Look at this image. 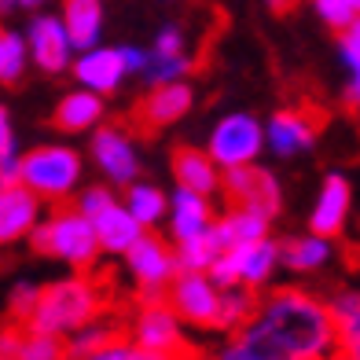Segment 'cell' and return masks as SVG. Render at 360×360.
Masks as SVG:
<instances>
[{
    "instance_id": "cell-28",
    "label": "cell",
    "mask_w": 360,
    "mask_h": 360,
    "mask_svg": "<svg viewBox=\"0 0 360 360\" xmlns=\"http://www.w3.org/2000/svg\"><path fill=\"white\" fill-rule=\"evenodd\" d=\"M338 63H342V103L353 107L360 103V22L338 30Z\"/></svg>"
},
{
    "instance_id": "cell-20",
    "label": "cell",
    "mask_w": 360,
    "mask_h": 360,
    "mask_svg": "<svg viewBox=\"0 0 360 360\" xmlns=\"http://www.w3.org/2000/svg\"><path fill=\"white\" fill-rule=\"evenodd\" d=\"M103 114H107L103 96H96V92H89V89L77 85V89H70V92L56 103L52 125L59 129V133H67V136H81V133H92V129L103 122Z\"/></svg>"
},
{
    "instance_id": "cell-4",
    "label": "cell",
    "mask_w": 360,
    "mask_h": 360,
    "mask_svg": "<svg viewBox=\"0 0 360 360\" xmlns=\"http://www.w3.org/2000/svg\"><path fill=\"white\" fill-rule=\"evenodd\" d=\"M19 184H26L44 206L70 202L85 180V155L74 143H37L19 158Z\"/></svg>"
},
{
    "instance_id": "cell-26",
    "label": "cell",
    "mask_w": 360,
    "mask_h": 360,
    "mask_svg": "<svg viewBox=\"0 0 360 360\" xmlns=\"http://www.w3.org/2000/svg\"><path fill=\"white\" fill-rule=\"evenodd\" d=\"M122 206L129 210V214L136 217L140 228H162V221H166V210H169V195L162 191L158 184H151V180L136 176L133 184L122 188Z\"/></svg>"
},
{
    "instance_id": "cell-22",
    "label": "cell",
    "mask_w": 360,
    "mask_h": 360,
    "mask_svg": "<svg viewBox=\"0 0 360 360\" xmlns=\"http://www.w3.org/2000/svg\"><path fill=\"white\" fill-rule=\"evenodd\" d=\"M335 327V346L342 356H360V294L356 287H338L323 298Z\"/></svg>"
},
{
    "instance_id": "cell-25",
    "label": "cell",
    "mask_w": 360,
    "mask_h": 360,
    "mask_svg": "<svg viewBox=\"0 0 360 360\" xmlns=\"http://www.w3.org/2000/svg\"><path fill=\"white\" fill-rule=\"evenodd\" d=\"M122 335H125L122 313H118V309H107V313L92 316L89 323H81L77 331H70L67 338H63V356H67V360H81V356L103 349L107 342L122 338Z\"/></svg>"
},
{
    "instance_id": "cell-6",
    "label": "cell",
    "mask_w": 360,
    "mask_h": 360,
    "mask_svg": "<svg viewBox=\"0 0 360 360\" xmlns=\"http://www.w3.org/2000/svg\"><path fill=\"white\" fill-rule=\"evenodd\" d=\"M280 239L272 232L265 236H254V239H243V243H232V247H224L214 254L210 261L206 276L214 280L217 287H250V290H265L276 283V276H280Z\"/></svg>"
},
{
    "instance_id": "cell-19",
    "label": "cell",
    "mask_w": 360,
    "mask_h": 360,
    "mask_svg": "<svg viewBox=\"0 0 360 360\" xmlns=\"http://www.w3.org/2000/svg\"><path fill=\"white\" fill-rule=\"evenodd\" d=\"M335 257H338V239H327L316 232L280 239V269L290 276H320L335 265Z\"/></svg>"
},
{
    "instance_id": "cell-17",
    "label": "cell",
    "mask_w": 360,
    "mask_h": 360,
    "mask_svg": "<svg viewBox=\"0 0 360 360\" xmlns=\"http://www.w3.org/2000/svg\"><path fill=\"white\" fill-rule=\"evenodd\" d=\"M70 74L81 89H89L96 96H114L125 85V67H122V56L118 48L110 44H92V48H81L70 59Z\"/></svg>"
},
{
    "instance_id": "cell-35",
    "label": "cell",
    "mask_w": 360,
    "mask_h": 360,
    "mask_svg": "<svg viewBox=\"0 0 360 360\" xmlns=\"http://www.w3.org/2000/svg\"><path fill=\"white\" fill-rule=\"evenodd\" d=\"M81 360H169V356H158V353H151V349H143V346H136L133 338H114V342H107L103 349H96V353H89V356H81Z\"/></svg>"
},
{
    "instance_id": "cell-2",
    "label": "cell",
    "mask_w": 360,
    "mask_h": 360,
    "mask_svg": "<svg viewBox=\"0 0 360 360\" xmlns=\"http://www.w3.org/2000/svg\"><path fill=\"white\" fill-rule=\"evenodd\" d=\"M107 309H114L110 287L89 269V272H74V276H63V280L41 283L26 327L67 338L70 331H77L81 323H89L92 316L107 313Z\"/></svg>"
},
{
    "instance_id": "cell-13",
    "label": "cell",
    "mask_w": 360,
    "mask_h": 360,
    "mask_svg": "<svg viewBox=\"0 0 360 360\" xmlns=\"http://www.w3.org/2000/svg\"><path fill=\"white\" fill-rule=\"evenodd\" d=\"M195 107V89L191 81H166V85H147L143 100L136 103L133 110V122L136 129H151V133H158V129H169L176 122H184L188 114Z\"/></svg>"
},
{
    "instance_id": "cell-44",
    "label": "cell",
    "mask_w": 360,
    "mask_h": 360,
    "mask_svg": "<svg viewBox=\"0 0 360 360\" xmlns=\"http://www.w3.org/2000/svg\"><path fill=\"white\" fill-rule=\"evenodd\" d=\"M269 4H272V8H276V0H269ZM276 11H280V8H276Z\"/></svg>"
},
{
    "instance_id": "cell-36",
    "label": "cell",
    "mask_w": 360,
    "mask_h": 360,
    "mask_svg": "<svg viewBox=\"0 0 360 360\" xmlns=\"http://www.w3.org/2000/svg\"><path fill=\"white\" fill-rule=\"evenodd\" d=\"M151 56H180V52H188V34H184V26L180 22H166V26H158V34L151 41V48H147Z\"/></svg>"
},
{
    "instance_id": "cell-24",
    "label": "cell",
    "mask_w": 360,
    "mask_h": 360,
    "mask_svg": "<svg viewBox=\"0 0 360 360\" xmlns=\"http://www.w3.org/2000/svg\"><path fill=\"white\" fill-rule=\"evenodd\" d=\"M59 22L74 52L103 41V0H59Z\"/></svg>"
},
{
    "instance_id": "cell-9",
    "label": "cell",
    "mask_w": 360,
    "mask_h": 360,
    "mask_svg": "<svg viewBox=\"0 0 360 360\" xmlns=\"http://www.w3.org/2000/svg\"><path fill=\"white\" fill-rule=\"evenodd\" d=\"M125 265V280L133 283L136 298H155L169 287V280L176 276V257H173V243L166 236H158L155 228L143 232L129 243V250L122 254Z\"/></svg>"
},
{
    "instance_id": "cell-16",
    "label": "cell",
    "mask_w": 360,
    "mask_h": 360,
    "mask_svg": "<svg viewBox=\"0 0 360 360\" xmlns=\"http://www.w3.org/2000/svg\"><path fill=\"white\" fill-rule=\"evenodd\" d=\"M217 217V206L210 195H199V191H188V188H173L169 195V210H166V239L173 247L180 243H195L210 232V224Z\"/></svg>"
},
{
    "instance_id": "cell-38",
    "label": "cell",
    "mask_w": 360,
    "mask_h": 360,
    "mask_svg": "<svg viewBox=\"0 0 360 360\" xmlns=\"http://www.w3.org/2000/svg\"><path fill=\"white\" fill-rule=\"evenodd\" d=\"M8 11H19V0H0V15H8Z\"/></svg>"
},
{
    "instance_id": "cell-12",
    "label": "cell",
    "mask_w": 360,
    "mask_h": 360,
    "mask_svg": "<svg viewBox=\"0 0 360 360\" xmlns=\"http://www.w3.org/2000/svg\"><path fill=\"white\" fill-rule=\"evenodd\" d=\"M265 147L269 155L276 158H298V155H309L320 140V129H323V118L309 107H280L272 110L265 122Z\"/></svg>"
},
{
    "instance_id": "cell-7",
    "label": "cell",
    "mask_w": 360,
    "mask_h": 360,
    "mask_svg": "<svg viewBox=\"0 0 360 360\" xmlns=\"http://www.w3.org/2000/svg\"><path fill=\"white\" fill-rule=\"evenodd\" d=\"M202 151L214 158V166L236 169V166H250V162H261L265 155V129H261V118L250 110H228L214 122L206 136Z\"/></svg>"
},
{
    "instance_id": "cell-46",
    "label": "cell",
    "mask_w": 360,
    "mask_h": 360,
    "mask_svg": "<svg viewBox=\"0 0 360 360\" xmlns=\"http://www.w3.org/2000/svg\"><path fill=\"white\" fill-rule=\"evenodd\" d=\"M59 360H67V356H59Z\"/></svg>"
},
{
    "instance_id": "cell-27",
    "label": "cell",
    "mask_w": 360,
    "mask_h": 360,
    "mask_svg": "<svg viewBox=\"0 0 360 360\" xmlns=\"http://www.w3.org/2000/svg\"><path fill=\"white\" fill-rule=\"evenodd\" d=\"M254 305H257V290L250 287H221V302H217V327H214V335H232L239 331L243 323H247L254 316Z\"/></svg>"
},
{
    "instance_id": "cell-39",
    "label": "cell",
    "mask_w": 360,
    "mask_h": 360,
    "mask_svg": "<svg viewBox=\"0 0 360 360\" xmlns=\"http://www.w3.org/2000/svg\"><path fill=\"white\" fill-rule=\"evenodd\" d=\"M44 4H48V0H19V8H26V11L30 8H44Z\"/></svg>"
},
{
    "instance_id": "cell-37",
    "label": "cell",
    "mask_w": 360,
    "mask_h": 360,
    "mask_svg": "<svg viewBox=\"0 0 360 360\" xmlns=\"http://www.w3.org/2000/svg\"><path fill=\"white\" fill-rule=\"evenodd\" d=\"M118 56H122L125 74L129 77H140L143 63H147V48H140V44H118Z\"/></svg>"
},
{
    "instance_id": "cell-43",
    "label": "cell",
    "mask_w": 360,
    "mask_h": 360,
    "mask_svg": "<svg viewBox=\"0 0 360 360\" xmlns=\"http://www.w3.org/2000/svg\"><path fill=\"white\" fill-rule=\"evenodd\" d=\"M199 360H217V356H199Z\"/></svg>"
},
{
    "instance_id": "cell-45",
    "label": "cell",
    "mask_w": 360,
    "mask_h": 360,
    "mask_svg": "<svg viewBox=\"0 0 360 360\" xmlns=\"http://www.w3.org/2000/svg\"><path fill=\"white\" fill-rule=\"evenodd\" d=\"M162 4H169V0H162Z\"/></svg>"
},
{
    "instance_id": "cell-10",
    "label": "cell",
    "mask_w": 360,
    "mask_h": 360,
    "mask_svg": "<svg viewBox=\"0 0 360 360\" xmlns=\"http://www.w3.org/2000/svg\"><path fill=\"white\" fill-rule=\"evenodd\" d=\"M89 158L103 173L110 188H125L136 176H143V155L136 136L125 125H96L89 133Z\"/></svg>"
},
{
    "instance_id": "cell-34",
    "label": "cell",
    "mask_w": 360,
    "mask_h": 360,
    "mask_svg": "<svg viewBox=\"0 0 360 360\" xmlns=\"http://www.w3.org/2000/svg\"><path fill=\"white\" fill-rule=\"evenodd\" d=\"M313 8L335 34L360 19V0H313Z\"/></svg>"
},
{
    "instance_id": "cell-30",
    "label": "cell",
    "mask_w": 360,
    "mask_h": 360,
    "mask_svg": "<svg viewBox=\"0 0 360 360\" xmlns=\"http://www.w3.org/2000/svg\"><path fill=\"white\" fill-rule=\"evenodd\" d=\"M195 70V56L191 52H180V56H151L147 52V63L140 77L147 85H166V81H184Z\"/></svg>"
},
{
    "instance_id": "cell-15",
    "label": "cell",
    "mask_w": 360,
    "mask_h": 360,
    "mask_svg": "<svg viewBox=\"0 0 360 360\" xmlns=\"http://www.w3.org/2000/svg\"><path fill=\"white\" fill-rule=\"evenodd\" d=\"M26 52H30V63H34L37 70L44 74H63V70H70V59H74V44L67 37V30H63L59 22V15H34L26 26Z\"/></svg>"
},
{
    "instance_id": "cell-29",
    "label": "cell",
    "mask_w": 360,
    "mask_h": 360,
    "mask_svg": "<svg viewBox=\"0 0 360 360\" xmlns=\"http://www.w3.org/2000/svg\"><path fill=\"white\" fill-rule=\"evenodd\" d=\"M30 70V52L22 34L0 26V85H19Z\"/></svg>"
},
{
    "instance_id": "cell-5",
    "label": "cell",
    "mask_w": 360,
    "mask_h": 360,
    "mask_svg": "<svg viewBox=\"0 0 360 360\" xmlns=\"http://www.w3.org/2000/svg\"><path fill=\"white\" fill-rule=\"evenodd\" d=\"M122 327H125V338H133L136 346L151 349L158 356H169V360H199L202 356L191 342L188 323L173 313V305L162 294L136 298L133 309L122 313Z\"/></svg>"
},
{
    "instance_id": "cell-42",
    "label": "cell",
    "mask_w": 360,
    "mask_h": 360,
    "mask_svg": "<svg viewBox=\"0 0 360 360\" xmlns=\"http://www.w3.org/2000/svg\"><path fill=\"white\" fill-rule=\"evenodd\" d=\"M0 360H19V356H0Z\"/></svg>"
},
{
    "instance_id": "cell-32",
    "label": "cell",
    "mask_w": 360,
    "mask_h": 360,
    "mask_svg": "<svg viewBox=\"0 0 360 360\" xmlns=\"http://www.w3.org/2000/svg\"><path fill=\"white\" fill-rule=\"evenodd\" d=\"M15 356H19V360H59L63 356V338L34 331V327L22 323V335H19V349H15Z\"/></svg>"
},
{
    "instance_id": "cell-21",
    "label": "cell",
    "mask_w": 360,
    "mask_h": 360,
    "mask_svg": "<svg viewBox=\"0 0 360 360\" xmlns=\"http://www.w3.org/2000/svg\"><path fill=\"white\" fill-rule=\"evenodd\" d=\"M89 224H92V232H96V243H100V254L103 257H122L129 250V243L143 232V228L136 224V217L122 206V199H114V202H107L100 210V214H92Z\"/></svg>"
},
{
    "instance_id": "cell-1",
    "label": "cell",
    "mask_w": 360,
    "mask_h": 360,
    "mask_svg": "<svg viewBox=\"0 0 360 360\" xmlns=\"http://www.w3.org/2000/svg\"><path fill=\"white\" fill-rule=\"evenodd\" d=\"M338 353L323 294L272 283L257 294L254 316L210 353L217 360H331Z\"/></svg>"
},
{
    "instance_id": "cell-31",
    "label": "cell",
    "mask_w": 360,
    "mask_h": 360,
    "mask_svg": "<svg viewBox=\"0 0 360 360\" xmlns=\"http://www.w3.org/2000/svg\"><path fill=\"white\" fill-rule=\"evenodd\" d=\"M19 158H22V147H19V136H15L11 110L0 103V180L19 176Z\"/></svg>"
},
{
    "instance_id": "cell-3",
    "label": "cell",
    "mask_w": 360,
    "mask_h": 360,
    "mask_svg": "<svg viewBox=\"0 0 360 360\" xmlns=\"http://www.w3.org/2000/svg\"><path fill=\"white\" fill-rule=\"evenodd\" d=\"M30 239V250L48 257V261H59L74 272H89L100 265V243H96V232L89 217L81 214L74 202H56V206H44V214L37 217L34 232L26 236Z\"/></svg>"
},
{
    "instance_id": "cell-33",
    "label": "cell",
    "mask_w": 360,
    "mask_h": 360,
    "mask_svg": "<svg viewBox=\"0 0 360 360\" xmlns=\"http://www.w3.org/2000/svg\"><path fill=\"white\" fill-rule=\"evenodd\" d=\"M37 290H41V283H34V280L11 283V290H8V305H4V320H11V323H26L30 313H34Z\"/></svg>"
},
{
    "instance_id": "cell-14",
    "label": "cell",
    "mask_w": 360,
    "mask_h": 360,
    "mask_svg": "<svg viewBox=\"0 0 360 360\" xmlns=\"http://www.w3.org/2000/svg\"><path fill=\"white\" fill-rule=\"evenodd\" d=\"M349 214H353V180L342 169H331L320 180V191L313 199V210H309V232L338 239L349 224Z\"/></svg>"
},
{
    "instance_id": "cell-8",
    "label": "cell",
    "mask_w": 360,
    "mask_h": 360,
    "mask_svg": "<svg viewBox=\"0 0 360 360\" xmlns=\"http://www.w3.org/2000/svg\"><path fill=\"white\" fill-rule=\"evenodd\" d=\"M217 195L224 199V206L250 210V214L265 217V221H276L283 214V184H280V176L269 166H261V162L224 169Z\"/></svg>"
},
{
    "instance_id": "cell-23",
    "label": "cell",
    "mask_w": 360,
    "mask_h": 360,
    "mask_svg": "<svg viewBox=\"0 0 360 360\" xmlns=\"http://www.w3.org/2000/svg\"><path fill=\"white\" fill-rule=\"evenodd\" d=\"M173 180L176 188H188V191H199V195H210V199H217V188H221V169L214 166V158H210L202 147H176L173 151Z\"/></svg>"
},
{
    "instance_id": "cell-18",
    "label": "cell",
    "mask_w": 360,
    "mask_h": 360,
    "mask_svg": "<svg viewBox=\"0 0 360 360\" xmlns=\"http://www.w3.org/2000/svg\"><path fill=\"white\" fill-rule=\"evenodd\" d=\"M44 202L19 180H0V247H15L34 232Z\"/></svg>"
},
{
    "instance_id": "cell-40",
    "label": "cell",
    "mask_w": 360,
    "mask_h": 360,
    "mask_svg": "<svg viewBox=\"0 0 360 360\" xmlns=\"http://www.w3.org/2000/svg\"><path fill=\"white\" fill-rule=\"evenodd\" d=\"M287 4H294V0H276V8H280V11H283Z\"/></svg>"
},
{
    "instance_id": "cell-41",
    "label": "cell",
    "mask_w": 360,
    "mask_h": 360,
    "mask_svg": "<svg viewBox=\"0 0 360 360\" xmlns=\"http://www.w3.org/2000/svg\"><path fill=\"white\" fill-rule=\"evenodd\" d=\"M331 360H356V356H342V353H335V356H331Z\"/></svg>"
},
{
    "instance_id": "cell-11",
    "label": "cell",
    "mask_w": 360,
    "mask_h": 360,
    "mask_svg": "<svg viewBox=\"0 0 360 360\" xmlns=\"http://www.w3.org/2000/svg\"><path fill=\"white\" fill-rule=\"evenodd\" d=\"M162 298L173 305V313L184 320L195 331L214 335L217 327V302H221V287L210 280L206 272H191V269H176L169 287L162 290Z\"/></svg>"
}]
</instances>
